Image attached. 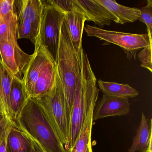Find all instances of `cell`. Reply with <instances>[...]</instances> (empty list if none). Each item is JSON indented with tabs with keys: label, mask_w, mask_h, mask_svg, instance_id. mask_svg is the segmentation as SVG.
<instances>
[{
	"label": "cell",
	"mask_w": 152,
	"mask_h": 152,
	"mask_svg": "<svg viewBox=\"0 0 152 152\" xmlns=\"http://www.w3.org/2000/svg\"><path fill=\"white\" fill-rule=\"evenodd\" d=\"M14 123L8 118L4 117L0 120V145L3 140L8 134Z\"/></svg>",
	"instance_id": "cell-25"
},
{
	"label": "cell",
	"mask_w": 152,
	"mask_h": 152,
	"mask_svg": "<svg viewBox=\"0 0 152 152\" xmlns=\"http://www.w3.org/2000/svg\"><path fill=\"white\" fill-rule=\"evenodd\" d=\"M57 72L56 64L51 58L42 69L30 98H38L49 93L55 85Z\"/></svg>",
	"instance_id": "cell-12"
},
{
	"label": "cell",
	"mask_w": 152,
	"mask_h": 152,
	"mask_svg": "<svg viewBox=\"0 0 152 152\" xmlns=\"http://www.w3.org/2000/svg\"><path fill=\"white\" fill-rule=\"evenodd\" d=\"M14 0H0V22L14 12Z\"/></svg>",
	"instance_id": "cell-24"
},
{
	"label": "cell",
	"mask_w": 152,
	"mask_h": 152,
	"mask_svg": "<svg viewBox=\"0 0 152 152\" xmlns=\"http://www.w3.org/2000/svg\"><path fill=\"white\" fill-rule=\"evenodd\" d=\"M35 99L66 151L69 152L71 115L66 105L63 85L58 72L53 88L48 94Z\"/></svg>",
	"instance_id": "cell-4"
},
{
	"label": "cell",
	"mask_w": 152,
	"mask_h": 152,
	"mask_svg": "<svg viewBox=\"0 0 152 152\" xmlns=\"http://www.w3.org/2000/svg\"><path fill=\"white\" fill-rule=\"evenodd\" d=\"M84 31L89 37H96L109 44L121 47L128 58L136 59L137 52L152 44V38L147 34H134L108 31L96 26L86 25Z\"/></svg>",
	"instance_id": "cell-6"
},
{
	"label": "cell",
	"mask_w": 152,
	"mask_h": 152,
	"mask_svg": "<svg viewBox=\"0 0 152 152\" xmlns=\"http://www.w3.org/2000/svg\"><path fill=\"white\" fill-rule=\"evenodd\" d=\"M140 16L138 20L145 23L147 28L148 34L152 38V1L148 0L147 5L140 9Z\"/></svg>",
	"instance_id": "cell-22"
},
{
	"label": "cell",
	"mask_w": 152,
	"mask_h": 152,
	"mask_svg": "<svg viewBox=\"0 0 152 152\" xmlns=\"http://www.w3.org/2000/svg\"><path fill=\"white\" fill-rule=\"evenodd\" d=\"M65 19L67 24L69 34L75 50L81 53L82 47V36L84 24L87 21L85 15L77 11L65 12Z\"/></svg>",
	"instance_id": "cell-14"
},
{
	"label": "cell",
	"mask_w": 152,
	"mask_h": 152,
	"mask_svg": "<svg viewBox=\"0 0 152 152\" xmlns=\"http://www.w3.org/2000/svg\"><path fill=\"white\" fill-rule=\"evenodd\" d=\"M152 44L144 48L138 55V57L141 63V66L152 72Z\"/></svg>",
	"instance_id": "cell-23"
},
{
	"label": "cell",
	"mask_w": 152,
	"mask_h": 152,
	"mask_svg": "<svg viewBox=\"0 0 152 152\" xmlns=\"http://www.w3.org/2000/svg\"><path fill=\"white\" fill-rule=\"evenodd\" d=\"M51 58L48 50L39 43L35 46L32 58L24 72L22 79L30 98L42 69Z\"/></svg>",
	"instance_id": "cell-9"
},
{
	"label": "cell",
	"mask_w": 152,
	"mask_h": 152,
	"mask_svg": "<svg viewBox=\"0 0 152 152\" xmlns=\"http://www.w3.org/2000/svg\"><path fill=\"white\" fill-rule=\"evenodd\" d=\"M97 102H94L87 112L75 144L69 152H93L91 145V133L94 121L93 113Z\"/></svg>",
	"instance_id": "cell-16"
},
{
	"label": "cell",
	"mask_w": 152,
	"mask_h": 152,
	"mask_svg": "<svg viewBox=\"0 0 152 152\" xmlns=\"http://www.w3.org/2000/svg\"><path fill=\"white\" fill-rule=\"evenodd\" d=\"M29 99L22 79L13 76L10 94L9 114L10 120L14 123Z\"/></svg>",
	"instance_id": "cell-11"
},
{
	"label": "cell",
	"mask_w": 152,
	"mask_h": 152,
	"mask_svg": "<svg viewBox=\"0 0 152 152\" xmlns=\"http://www.w3.org/2000/svg\"><path fill=\"white\" fill-rule=\"evenodd\" d=\"M51 2L65 12H82L87 18V21H91L100 27L110 26L113 21L116 23L115 18L96 0H51Z\"/></svg>",
	"instance_id": "cell-7"
},
{
	"label": "cell",
	"mask_w": 152,
	"mask_h": 152,
	"mask_svg": "<svg viewBox=\"0 0 152 152\" xmlns=\"http://www.w3.org/2000/svg\"><path fill=\"white\" fill-rule=\"evenodd\" d=\"M39 28L28 20H17V36L18 39L30 40L34 46L39 44Z\"/></svg>",
	"instance_id": "cell-21"
},
{
	"label": "cell",
	"mask_w": 152,
	"mask_h": 152,
	"mask_svg": "<svg viewBox=\"0 0 152 152\" xmlns=\"http://www.w3.org/2000/svg\"><path fill=\"white\" fill-rule=\"evenodd\" d=\"M0 57L5 67L14 76L21 78L33 55L25 53L18 46L17 38L0 42Z\"/></svg>",
	"instance_id": "cell-8"
},
{
	"label": "cell",
	"mask_w": 152,
	"mask_h": 152,
	"mask_svg": "<svg viewBox=\"0 0 152 152\" xmlns=\"http://www.w3.org/2000/svg\"><path fill=\"white\" fill-rule=\"evenodd\" d=\"M32 148L31 140L14 124L7 136V152H31Z\"/></svg>",
	"instance_id": "cell-18"
},
{
	"label": "cell",
	"mask_w": 152,
	"mask_h": 152,
	"mask_svg": "<svg viewBox=\"0 0 152 152\" xmlns=\"http://www.w3.org/2000/svg\"><path fill=\"white\" fill-rule=\"evenodd\" d=\"M42 7V0L15 1L14 12L17 20H29L39 28Z\"/></svg>",
	"instance_id": "cell-13"
},
{
	"label": "cell",
	"mask_w": 152,
	"mask_h": 152,
	"mask_svg": "<svg viewBox=\"0 0 152 152\" xmlns=\"http://www.w3.org/2000/svg\"><path fill=\"white\" fill-rule=\"evenodd\" d=\"M81 57L80 72L77 80L70 118L69 152L75 144L87 112L91 104L97 101L99 94L96 78L83 48L81 52Z\"/></svg>",
	"instance_id": "cell-2"
},
{
	"label": "cell",
	"mask_w": 152,
	"mask_h": 152,
	"mask_svg": "<svg viewBox=\"0 0 152 152\" xmlns=\"http://www.w3.org/2000/svg\"><path fill=\"white\" fill-rule=\"evenodd\" d=\"M152 119L148 121L142 113L141 122L133 138L129 152H145L152 150Z\"/></svg>",
	"instance_id": "cell-17"
},
{
	"label": "cell",
	"mask_w": 152,
	"mask_h": 152,
	"mask_svg": "<svg viewBox=\"0 0 152 152\" xmlns=\"http://www.w3.org/2000/svg\"><path fill=\"white\" fill-rule=\"evenodd\" d=\"M56 64L71 115L77 80L80 72L81 57V53H78L75 49L65 18L61 26Z\"/></svg>",
	"instance_id": "cell-3"
},
{
	"label": "cell",
	"mask_w": 152,
	"mask_h": 152,
	"mask_svg": "<svg viewBox=\"0 0 152 152\" xmlns=\"http://www.w3.org/2000/svg\"><path fill=\"white\" fill-rule=\"evenodd\" d=\"M7 136L3 140V141L1 144V145H0V152H7V148H6Z\"/></svg>",
	"instance_id": "cell-27"
},
{
	"label": "cell",
	"mask_w": 152,
	"mask_h": 152,
	"mask_svg": "<svg viewBox=\"0 0 152 152\" xmlns=\"http://www.w3.org/2000/svg\"><path fill=\"white\" fill-rule=\"evenodd\" d=\"M97 84L103 94L108 96L129 98L135 97L139 95L138 91L129 84H121L99 80Z\"/></svg>",
	"instance_id": "cell-19"
},
{
	"label": "cell",
	"mask_w": 152,
	"mask_h": 152,
	"mask_svg": "<svg viewBox=\"0 0 152 152\" xmlns=\"http://www.w3.org/2000/svg\"><path fill=\"white\" fill-rule=\"evenodd\" d=\"M33 142V148L31 152H44L42 149L34 141Z\"/></svg>",
	"instance_id": "cell-26"
},
{
	"label": "cell",
	"mask_w": 152,
	"mask_h": 152,
	"mask_svg": "<svg viewBox=\"0 0 152 152\" xmlns=\"http://www.w3.org/2000/svg\"><path fill=\"white\" fill-rule=\"evenodd\" d=\"M98 3L107 10L116 20V23L123 25L134 23L140 16L139 9L129 7L120 5L114 0H96Z\"/></svg>",
	"instance_id": "cell-15"
},
{
	"label": "cell",
	"mask_w": 152,
	"mask_h": 152,
	"mask_svg": "<svg viewBox=\"0 0 152 152\" xmlns=\"http://www.w3.org/2000/svg\"><path fill=\"white\" fill-rule=\"evenodd\" d=\"M96 106L93 113V121L111 116L127 115L129 113L130 104L129 98L103 94Z\"/></svg>",
	"instance_id": "cell-10"
},
{
	"label": "cell",
	"mask_w": 152,
	"mask_h": 152,
	"mask_svg": "<svg viewBox=\"0 0 152 152\" xmlns=\"http://www.w3.org/2000/svg\"><path fill=\"white\" fill-rule=\"evenodd\" d=\"M17 38V17L14 12L0 22V42Z\"/></svg>",
	"instance_id": "cell-20"
},
{
	"label": "cell",
	"mask_w": 152,
	"mask_h": 152,
	"mask_svg": "<svg viewBox=\"0 0 152 152\" xmlns=\"http://www.w3.org/2000/svg\"><path fill=\"white\" fill-rule=\"evenodd\" d=\"M145 152H152V150H148Z\"/></svg>",
	"instance_id": "cell-28"
},
{
	"label": "cell",
	"mask_w": 152,
	"mask_h": 152,
	"mask_svg": "<svg viewBox=\"0 0 152 152\" xmlns=\"http://www.w3.org/2000/svg\"><path fill=\"white\" fill-rule=\"evenodd\" d=\"M14 124L44 152H68L35 99H29Z\"/></svg>",
	"instance_id": "cell-1"
},
{
	"label": "cell",
	"mask_w": 152,
	"mask_h": 152,
	"mask_svg": "<svg viewBox=\"0 0 152 152\" xmlns=\"http://www.w3.org/2000/svg\"><path fill=\"white\" fill-rule=\"evenodd\" d=\"M39 43L56 62L61 26L65 17L62 9L49 1H42Z\"/></svg>",
	"instance_id": "cell-5"
}]
</instances>
